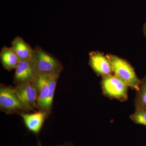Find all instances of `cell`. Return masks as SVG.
Returning <instances> with one entry per match:
<instances>
[{
    "label": "cell",
    "mask_w": 146,
    "mask_h": 146,
    "mask_svg": "<svg viewBox=\"0 0 146 146\" xmlns=\"http://www.w3.org/2000/svg\"><path fill=\"white\" fill-rule=\"evenodd\" d=\"M38 75L32 58L30 60H21L15 69L13 78L15 86L34 82Z\"/></svg>",
    "instance_id": "8992f818"
},
{
    "label": "cell",
    "mask_w": 146,
    "mask_h": 146,
    "mask_svg": "<svg viewBox=\"0 0 146 146\" xmlns=\"http://www.w3.org/2000/svg\"><path fill=\"white\" fill-rule=\"evenodd\" d=\"M106 55L112 65L113 74L125 82L129 88L138 91L141 79L138 77L130 63L115 55L109 54Z\"/></svg>",
    "instance_id": "7a4b0ae2"
},
{
    "label": "cell",
    "mask_w": 146,
    "mask_h": 146,
    "mask_svg": "<svg viewBox=\"0 0 146 146\" xmlns=\"http://www.w3.org/2000/svg\"><path fill=\"white\" fill-rule=\"evenodd\" d=\"M143 32L144 36L146 37V22L143 27Z\"/></svg>",
    "instance_id": "2e32d148"
},
{
    "label": "cell",
    "mask_w": 146,
    "mask_h": 146,
    "mask_svg": "<svg viewBox=\"0 0 146 146\" xmlns=\"http://www.w3.org/2000/svg\"><path fill=\"white\" fill-rule=\"evenodd\" d=\"M101 85L103 94L108 98L121 102L128 100L129 86L115 75L102 77Z\"/></svg>",
    "instance_id": "277c9868"
},
{
    "label": "cell",
    "mask_w": 146,
    "mask_h": 146,
    "mask_svg": "<svg viewBox=\"0 0 146 146\" xmlns=\"http://www.w3.org/2000/svg\"><path fill=\"white\" fill-rule=\"evenodd\" d=\"M20 115L28 130L37 135L41 131L45 120L48 118L44 112L39 110L32 113H23Z\"/></svg>",
    "instance_id": "ba28073f"
},
{
    "label": "cell",
    "mask_w": 146,
    "mask_h": 146,
    "mask_svg": "<svg viewBox=\"0 0 146 146\" xmlns=\"http://www.w3.org/2000/svg\"><path fill=\"white\" fill-rule=\"evenodd\" d=\"M60 72H58L52 74L48 77V79L49 93L44 108L43 112L48 117L51 114L52 110V108L53 102L56 87L57 84L58 80L60 76Z\"/></svg>",
    "instance_id": "7c38bea8"
},
{
    "label": "cell",
    "mask_w": 146,
    "mask_h": 146,
    "mask_svg": "<svg viewBox=\"0 0 146 146\" xmlns=\"http://www.w3.org/2000/svg\"><path fill=\"white\" fill-rule=\"evenodd\" d=\"M129 118L136 124L146 126V109L135 110L134 113L129 116Z\"/></svg>",
    "instance_id": "5bb4252c"
},
{
    "label": "cell",
    "mask_w": 146,
    "mask_h": 146,
    "mask_svg": "<svg viewBox=\"0 0 146 146\" xmlns=\"http://www.w3.org/2000/svg\"><path fill=\"white\" fill-rule=\"evenodd\" d=\"M11 45L21 61L30 60L32 57L33 48L21 36L15 37L11 42Z\"/></svg>",
    "instance_id": "30bf717a"
},
{
    "label": "cell",
    "mask_w": 146,
    "mask_h": 146,
    "mask_svg": "<svg viewBox=\"0 0 146 146\" xmlns=\"http://www.w3.org/2000/svg\"><path fill=\"white\" fill-rule=\"evenodd\" d=\"M89 65L97 75L104 76L113 74L112 65L106 55L99 51L89 53Z\"/></svg>",
    "instance_id": "52a82bcc"
},
{
    "label": "cell",
    "mask_w": 146,
    "mask_h": 146,
    "mask_svg": "<svg viewBox=\"0 0 146 146\" xmlns=\"http://www.w3.org/2000/svg\"><path fill=\"white\" fill-rule=\"evenodd\" d=\"M39 146H42L41 144L39 145ZM51 146H76L71 141H67V142H65L64 143L60 144V145H55Z\"/></svg>",
    "instance_id": "9a60e30c"
},
{
    "label": "cell",
    "mask_w": 146,
    "mask_h": 146,
    "mask_svg": "<svg viewBox=\"0 0 146 146\" xmlns=\"http://www.w3.org/2000/svg\"><path fill=\"white\" fill-rule=\"evenodd\" d=\"M0 110L8 115L30 112L19 99L14 86L3 83L0 84Z\"/></svg>",
    "instance_id": "3957f363"
},
{
    "label": "cell",
    "mask_w": 146,
    "mask_h": 146,
    "mask_svg": "<svg viewBox=\"0 0 146 146\" xmlns=\"http://www.w3.org/2000/svg\"><path fill=\"white\" fill-rule=\"evenodd\" d=\"M0 59L3 68L8 71L16 69L21 61L13 48L5 46L0 52Z\"/></svg>",
    "instance_id": "9c48e42d"
},
{
    "label": "cell",
    "mask_w": 146,
    "mask_h": 146,
    "mask_svg": "<svg viewBox=\"0 0 146 146\" xmlns=\"http://www.w3.org/2000/svg\"><path fill=\"white\" fill-rule=\"evenodd\" d=\"M14 87L19 99L30 111L35 112L36 110H38L37 102L39 94L35 82L17 85Z\"/></svg>",
    "instance_id": "5b68a950"
},
{
    "label": "cell",
    "mask_w": 146,
    "mask_h": 146,
    "mask_svg": "<svg viewBox=\"0 0 146 146\" xmlns=\"http://www.w3.org/2000/svg\"><path fill=\"white\" fill-rule=\"evenodd\" d=\"M48 76H39L35 81L38 91V110L43 112L49 93Z\"/></svg>",
    "instance_id": "8fae6325"
},
{
    "label": "cell",
    "mask_w": 146,
    "mask_h": 146,
    "mask_svg": "<svg viewBox=\"0 0 146 146\" xmlns=\"http://www.w3.org/2000/svg\"><path fill=\"white\" fill-rule=\"evenodd\" d=\"M32 59L38 76H49L63 70V64L57 58L38 45L33 48Z\"/></svg>",
    "instance_id": "6da1fadb"
},
{
    "label": "cell",
    "mask_w": 146,
    "mask_h": 146,
    "mask_svg": "<svg viewBox=\"0 0 146 146\" xmlns=\"http://www.w3.org/2000/svg\"><path fill=\"white\" fill-rule=\"evenodd\" d=\"M135 109H146V75L141 79L134 100Z\"/></svg>",
    "instance_id": "4fadbf2b"
}]
</instances>
